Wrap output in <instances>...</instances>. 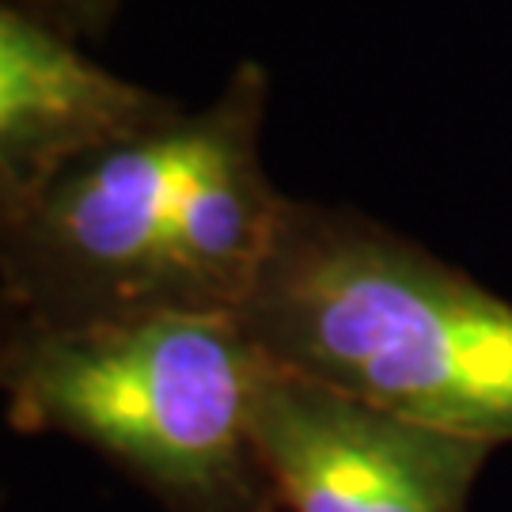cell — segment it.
Listing matches in <instances>:
<instances>
[{"mask_svg": "<svg viewBox=\"0 0 512 512\" xmlns=\"http://www.w3.org/2000/svg\"><path fill=\"white\" fill-rule=\"evenodd\" d=\"M266 107L270 73L243 61L209 107L175 103L57 167L0 217V315L236 319L289 205L262 164Z\"/></svg>", "mask_w": 512, "mask_h": 512, "instance_id": "1", "label": "cell"}, {"mask_svg": "<svg viewBox=\"0 0 512 512\" xmlns=\"http://www.w3.org/2000/svg\"><path fill=\"white\" fill-rule=\"evenodd\" d=\"M236 319L274 365L338 395L512 440V304L357 209L289 198Z\"/></svg>", "mask_w": 512, "mask_h": 512, "instance_id": "2", "label": "cell"}, {"mask_svg": "<svg viewBox=\"0 0 512 512\" xmlns=\"http://www.w3.org/2000/svg\"><path fill=\"white\" fill-rule=\"evenodd\" d=\"M262 372L266 353L232 315H0L8 421L95 448L167 512H281L251 429Z\"/></svg>", "mask_w": 512, "mask_h": 512, "instance_id": "3", "label": "cell"}, {"mask_svg": "<svg viewBox=\"0 0 512 512\" xmlns=\"http://www.w3.org/2000/svg\"><path fill=\"white\" fill-rule=\"evenodd\" d=\"M251 429L281 512H467L494 452L338 395L270 357Z\"/></svg>", "mask_w": 512, "mask_h": 512, "instance_id": "4", "label": "cell"}, {"mask_svg": "<svg viewBox=\"0 0 512 512\" xmlns=\"http://www.w3.org/2000/svg\"><path fill=\"white\" fill-rule=\"evenodd\" d=\"M175 107L103 69L80 42L16 0H0V217L84 148Z\"/></svg>", "mask_w": 512, "mask_h": 512, "instance_id": "5", "label": "cell"}, {"mask_svg": "<svg viewBox=\"0 0 512 512\" xmlns=\"http://www.w3.org/2000/svg\"><path fill=\"white\" fill-rule=\"evenodd\" d=\"M38 19L54 23L57 31L84 42V38H103L118 16V0H16Z\"/></svg>", "mask_w": 512, "mask_h": 512, "instance_id": "6", "label": "cell"}]
</instances>
